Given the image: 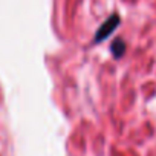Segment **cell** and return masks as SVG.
<instances>
[{
    "label": "cell",
    "instance_id": "obj_1",
    "mask_svg": "<svg viewBox=\"0 0 156 156\" xmlns=\"http://www.w3.org/2000/svg\"><path fill=\"white\" fill-rule=\"evenodd\" d=\"M119 23H121V17H119L118 14H112V16H109V17L103 22V25L98 28L94 41H95V43H103L104 40H107V37H110V35L118 29Z\"/></svg>",
    "mask_w": 156,
    "mask_h": 156
},
{
    "label": "cell",
    "instance_id": "obj_2",
    "mask_svg": "<svg viewBox=\"0 0 156 156\" xmlns=\"http://www.w3.org/2000/svg\"><path fill=\"white\" fill-rule=\"evenodd\" d=\"M110 51H112V55H113L115 58H121V57L124 55V52H126V43H124V40H122V38H116V40L112 43Z\"/></svg>",
    "mask_w": 156,
    "mask_h": 156
}]
</instances>
